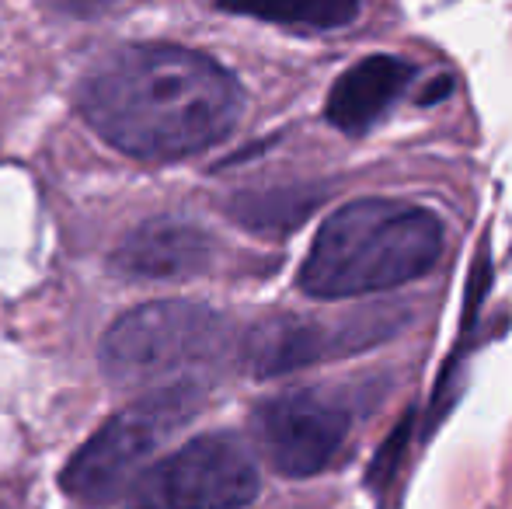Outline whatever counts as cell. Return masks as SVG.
<instances>
[{
  "label": "cell",
  "mask_w": 512,
  "mask_h": 509,
  "mask_svg": "<svg viewBox=\"0 0 512 509\" xmlns=\"http://www.w3.org/2000/svg\"><path fill=\"white\" fill-rule=\"evenodd\" d=\"M84 119L112 147L175 161L213 147L241 119L237 77L182 46H126L105 56L77 91Z\"/></svg>",
  "instance_id": "6da1fadb"
},
{
  "label": "cell",
  "mask_w": 512,
  "mask_h": 509,
  "mask_svg": "<svg viewBox=\"0 0 512 509\" xmlns=\"http://www.w3.org/2000/svg\"><path fill=\"white\" fill-rule=\"evenodd\" d=\"M446 245L443 220L429 206L366 196L338 206L317 227L297 286L314 300H356L398 290L425 276Z\"/></svg>",
  "instance_id": "7a4b0ae2"
},
{
  "label": "cell",
  "mask_w": 512,
  "mask_h": 509,
  "mask_svg": "<svg viewBox=\"0 0 512 509\" xmlns=\"http://www.w3.org/2000/svg\"><path fill=\"white\" fill-rule=\"evenodd\" d=\"M227 342V321L203 304H147L105 332L102 370L112 384L147 394L199 387L196 377L220 363Z\"/></svg>",
  "instance_id": "3957f363"
},
{
  "label": "cell",
  "mask_w": 512,
  "mask_h": 509,
  "mask_svg": "<svg viewBox=\"0 0 512 509\" xmlns=\"http://www.w3.org/2000/svg\"><path fill=\"white\" fill-rule=\"evenodd\" d=\"M196 405L199 387L143 394L133 408L115 415L84 443L81 454L63 471V489L81 503H108L129 482L136 485V475L150 454L196 412Z\"/></svg>",
  "instance_id": "277c9868"
},
{
  "label": "cell",
  "mask_w": 512,
  "mask_h": 509,
  "mask_svg": "<svg viewBox=\"0 0 512 509\" xmlns=\"http://www.w3.org/2000/svg\"><path fill=\"white\" fill-rule=\"evenodd\" d=\"M258 468L230 436H199L150 464L126 509H241L258 496Z\"/></svg>",
  "instance_id": "5b68a950"
},
{
  "label": "cell",
  "mask_w": 512,
  "mask_h": 509,
  "mask_svg": "<svg viewBox=\"0 0 512 509\" xmlns=\"http://www.w3.org/2000/svg\"><path fill=\"white\" fill-rule=\"evenodd\" d=\"M262 454L283 478H314L328 468L349 436V412L328 391L300 387L255 408Z\"/></svg>",
  "instance_id": "8992f818"
},
{
  "label": "cell",
  "mask_w": 512,
  "mask_h": 509,
  "mask_svg": "<svg viewBox=\"0 0 512 509\" xmlns=\"http://www.w3.org/2000/svg\"><path fill=\"white\" fill-rule=\"evenodd\" d=\"M411 77H415V67L401 56H363L352 67H345L338 81L331 84L328 102H324V119L345 136H366L398 102Z\"/></svg>",
  "instance_id": "52a82bcc"
},
{
  "label": "cell",
  "mask_w": 512,
  "mask_h": 509,
  "mask_svg": "<svg viewBox=\"0 0 512 509\" xmlns=\"http://www.w3.org/2000/svg\"><path fill=\"white\" fill-rule=\"evenodd\" d=\"M213 262V241L185 220H147L122 238L115 265L140 279H185Z\"/></svg>",
  "instance_id": "ba28073f"
},
{
  "label": "cell",
  "mask_w": 512,
  "mask_h": 509,
  "mask_svg": "<svg viewBox=\"0 0 512 509\" xmlns=\"http://www.w3.org/2000/svg\"><path fill=\"white\" fill-rule=\"evenodd\" d=\"M328 353V328L300 318H269L244 339V363L255 377H279Z\"/></svg>",
  "instance_id": "9c48e42d"
},
{
  "label": "cell",
  "mask_w": 512,
  "mask_h": 509,
  "mask_svg": "<svg viewBox=\"0 0 512 509\" xmlns=\"http://www.w3.org/2000/svg\"><path fill=\"white\" fill-rule=\"evenodd\" d=\"M234 14L269 21L283 28H307V32H335L356 21L363 14L359 4L349 0H314V4H293V7H234Z\"/></svg>",
  "instance_id": "30bf717a"
},
{
  "label": "cell",
  "mask_w": 512,
  "mask_h": 509,
  "mask_svg": "<svg viewBox=\"0 0 512 509\" xmlns=\"http://www.w3.org/2000/svg\"><path fill=\"white\" fill-rule=\"evenodd\" d=\"M411 426H415V415L408 412L405 419H401L398 426L391 429V436L380 443L377 454H373L370 468H366V485H373L377 492H384L387 485L398 478L401 457H405V447H408V440H411Z\"/></svg>",
  "instance_id": "8fae6325"
}]
</instances>
